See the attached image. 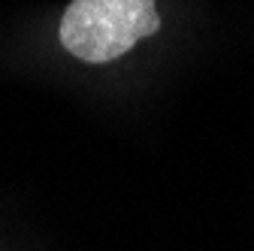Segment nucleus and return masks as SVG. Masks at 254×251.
I'll list each match as a JSON object with an SVG mask.
<instances>
[{"label":"nucleus","instance_id":"nucleus-1","mask_svg":"<svg viewBox=\"0 0 254 251\" xmlns=\"http://www.w3.org/2000/svg\"><path fill=\"white\" fill-rule=\"evenodd\" d=\"M157 27L154 0H73L61 18V43L85 64H106Z\"/></svg>","mask_w":254,"mask_h":251}]
</instances>
